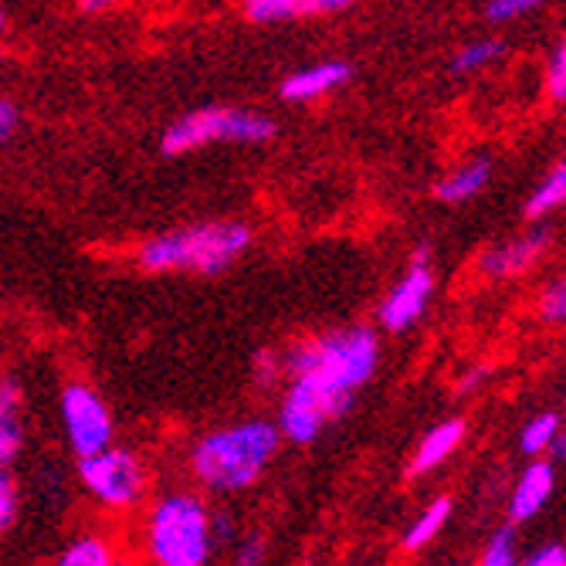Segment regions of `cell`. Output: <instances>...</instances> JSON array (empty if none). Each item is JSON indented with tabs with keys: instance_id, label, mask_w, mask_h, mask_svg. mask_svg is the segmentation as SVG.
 <instances>
[{
	"instance_id": "6da1fadb",
	"label": "cell",
	"mask_w": 566,
	"mask_h": 566,
	"mask_svg": "<svg viewBox=\"0 0 566 566\" xmlns=\"http://www.w3.org/2000/svg\"><path fill=\"white\" fill-rule=\"evenodd\" d=\"M282 364L285 394L275 424L285 441L313 444L374 380L380 367V339L370 326H339L298 339Z\"/></svg>"
},
{
	"instance_id": "7a4b0ae2",
	"label": "cell",
	"mask_w": 566,
	"mask_h": 566,
	"mask_svg": "<svg viewBox=\"0 0 566 566\" xmlns=\"http://www.w3.org/2000/svg\"><path fill=\"white\" fill-rule=\"evenodd\" d=\"M254 241V231L244 221L221 218V221H197L187 228H174L153 234L136 248V265L149 275H177L193 272L214 279L241 262Z\"/></svg>"
},
{
	"instance_id": "3957f363",
	"label": "cell",
	"mask_w": 566,
	"mask_h": 566,
	"mask_svg": "<svg viewBox=\"0 0 566 566\" xmlns=\"http://www.w3.org/2000/svg\"><path fill=\"white\" fill-rule=\"evenodd\" d=\"M282 444L275 421L248 418L214 428L190 448V472L208 492H244L265 475Z\"/></svg>"
},
{
	"instance_id": "277c9868",
	"label": "cell",
	"mask_w": 566,
	"mask_h": 566,
	"mask_svg": "<svg viewBox=\"0 0 566 566\" xmlns=\"http://www.w3.org/2000/svg\"><path fill=\"white\" fill-rule=\"evenodd\" d=\"M214 512L193 492H167L146 512V556L153 566H208Z\"/></svg>"
},
{
	"instance_id": "5b68a950",
	"label": "cell",
	"mask_w": 566,
	"mask_h": 566,
	"mask_svg": "<svg viewBox=\"0 0 566 566\" xmlns=\"http://www.w3.org/2000/svg\"><path fill=\"white\" fill-rule=\"evenodd\" d=\"M275 136H279V123L259 109L203 106L174 119L160 136V149L167 157H184V153H197L203 146H218V143L262 146V143H272Z\"/></svg>"
},
{
	"instance_id": "8992f818",
	"label": "cell",
	"mask_w": 566,
	"mask_h": 566,
	"mask_svg": "<svg viewBox=\"0 0 566 566\" xmlns=\"http://www.w3.org/2000/svg\"><path fill=\"white\" fill-rule=\"evenodd\" d=\"M78 482L88 492V499H95L102 509H113V512L136 509L149 489L143 458L116 444L78 458Z\"/></svg>"
},
{
	"instance_id": "52a82bcc",
	"label": "cell",
	"mask_w": 566,
	"mask_h": 566,
	"mask_svg": "<svg viewBox=\"0 0 566 566\" xmlns=\"http://www.w3.org/2000/svg\"><path fill=\"white\" fill-rule=\"evenodd\" d=\"M434 289H438V279H434L431 244L421 241L415 251H410L403 275L390 285V292L377 305V323L387 333H407L410 326H418L421 316L428 313Z\"/></svg>"
},
{
	"instance_id": "ba28073f",
	"label": "cell",
	"mask_w": 566,
	"mask_h": 566,
	"mask_svg": "<svg viewBox=\"0 0 566 566\" xmlns=\"http://www.w3.org/2000/svg\"><path fill=\"white\" fill-rule=\"evenodd\" d=\"M59 415H62V428L75 458L95 454L116 441V421H113L109 403L85 380L65 384L59 397Z\"/></svg>"
},
{
	"instance_id": "9c48e42d",
	"label": "cell",
	"mask_w": 566,
	"mask_h": 566,
	"mask_svg": "<svg viewBox=\"0 0 566 566\" xmlns=\"http://www.w3.org/2000/svg\"><path fill=\"white\" fill-rule=\"evenodd\" d=\"M549 244H553V231L546 224L533 228V231H523V234H512L505 241H495L479 254V275H485L492 282L520 279V275L533 272L543 262V254L549 251Z\"/></svg>"
},
{
	"instance_id": "30bf717a",
	"label": "cell",
	"mask_w": 566,
	"mask_h": 566,
	"mask_svg": "<svg viewBox=\"0 0 566 566\" xmlns=\"http://www.w3.org/2000/svg\"><path fill=\"white\" fill-rule=\"evenodd\" d=\"M353 78V65L349 62H339V59H326V62H316V65H305L298 72H292L285 82H282V98L285 102H319L333 92H339L346 82Z\"/></svg>"
},
{
	"instance_id": "8fae6325",
	"label": "cell",
	"mask_w": 566,
	"mask_h": 566,
	"mask_svg": "<svg viewBox=\"0 0 566 566\" xmlns=\"http://www.w3.org/2000/svg\"><path fill=\"white\" fill-rule=\"evenodd\" d=\"M553 489H556L553 461L533 458V465L523 469V475L516 479V489H512V499H509V520H516V523L533 520L536 512H543V505L553 499Z\"/></svg>"
},
{
	"instance_id": "7c38bea8",
	"label": "cell",
	"mask_w": 566,
	"mask_h": 566,
	"mask_svg": "<svg viewBox=\"0 0 566 566\" xmlns=\"http://www.w3.org/2000/svg\"><path fill=\"white\" fill-rule=\"evenodd\" d=\"M353 4L356 0H241V11L254 24H282L295 18L339 14Z\"/></svg>"
},
{
	"instance_id": "4fadbf2b",
	"label": "cell",
	"mask_w": 566,
	"mask_h": 566,
	"mask_svg": "<svg viewBox=\"0 0 566 566\" xmlns=\"http://www.w3.org/2000/svg\"><path fill=\"white\" fill-rule=\"evenodd\" d=\"M461 441H465V421L451 418V421L434 424V428L421 438V444H418L415 458H410L407 475H410V479H421V475L434 472L438 465H444V461L458 451V444H461Z\"/></svg>"
},
{
	"instance_id": "5bb4252c",
	"label": "cell",
	"mask_w": 566,
	"mask_h": 566,
	"mask_svg": "<svg viewBox=\"0 0 566 566\" xmlns=\"http://www.w3.org/2000/svg\"><path fill=\"white\" fill-rule=\"evenodd\" d=\"M492 174H495L492 157H472L465 164H458L448 177H441L434 184V200L451 203V208H454V203H469L489 187Z\"/></svg>"
},
{
	"instance_id": "9a60e30c",
	"label": "cell",
	"mask_w": 566,
	"mask_h": 566,
	"mask_svg": "<svg viewBox=\"0 0 566 566\" xmlns=\"http://www.w3.org/2000/svg\"><path fill=\"white\" fill-rule=\"evenodd\" d=\"M24 394L14 377H0V465H14L24 448Z\"/></svg>"
},
{
	"instance_id": "2e32d148",
	"label": "cell",
	"mask_w": 566,
	"mask_h": 566,
	"mask_svg": "<svg viewBox=\"0 0 566 566\" xmlns=\"http://www.w3.org/2000/svg\"><path fill=\"white\" fill-rule=\"evenodd\" d=\"M51 566H126L116 553V546L98 536V533H82L75 536Z\"/></svg>"
},
{
	"instance_id": "e0dca14e",
	"label": "cell",
	"mask_w": 566,
	"mask_h": 566,
	"mask_svg": "<svg viewBox=\"0 0 566 566\" xmlns=\"http://www.w3.org/2000/svg\"><path fill=\"white\" fill-rule=\"evenodd\" d=\"M559 208H566V157L559 164H553V170L533 187V193L526 197L523 214L530 221H543Z\"/></svg>"
},
{
	"instance_id": "ac0fdd59",
	"label": "cell",
	"mask_w": 566,
	"mask_h": 566,
	"mask_svg": "<svg viewBox=\"0 0 566 566\" xmlns=\"http://www.w3.org/2000/svg\"><path fill=\"white\" fill-rule=\"evenodd\" d=\"M505 55V41L502 38H475L469 44H461L454 55H451V75H475L489 65H495Z\"/></svg>"
},
{
	"instance_id": "d6986e66",
	"label": "cell",
	"mask_w": 566,
	"mask_h": 566,
	"mask_svg": "<svg viewBox=\"0 0 566 566\" xmlns=\"http://www.w3.org/2000/svg\"><path fill=\"white\" fill-rule=\"evenodd\" d=\"M448 520H451V499H434L431 505H424L421 509V516L407 526V533H403V539H400V546L407 549V553H415V549H424L444 526H448Z\"/></svg>"
},
{
	"instance_id": "ffe728a7",
	"label": "cell",
	"mask_w": 566,
	"mask_h": 566,
	"mask_svg": "<svg viewBox=\"0 0 566 566\" xmlns=\"http://www.w3.org/2000/svg\"><path fill=\"white\" fill-rule=\"evenodd\" d=\"M559 418L556 415H536L533 421H526V428L520 431V451L530 454V458H543L553 444V438L559 434Z\"/></svg>"
},
{
	"instance_id": "44dd1931",
	"label": "cell",
	"mask_w": 566,
	"mask_h": 566,
	"mask_svg": "<svg viewBox=\"0 0 566 566\" xmlns=\"http://www.w3.org/2000/svg\"><path fill=\"white\" fill-rule=\"evenodd\" d=\"M479 566H523L520 563V549H516V530L505 526V530L492 533Z\"/></svg>"
},
{
	"instance_id": "7402d4cb",
	"label": "cell",
	"mask_w": 566,
	"mask_h": 566,
	"mask_svg": "<svg viewBox=\"0 0 566 566\" xmlns=\"http://www.w3.org/2000/svg\"><path fill=\"white\" fill-rule=\"evenodd\" d=\"M546 0H489L485 4V21L489 24H516L530 14H536Z\"/></svg>"
},
{
	"instance_id": "603a6c76",
	"label": "cell",
	"mask_w": 566,
	"mask_h": 566,
	"mask_svg": "<svg viewBox=\"0 0 566 566\" xmlns=\"http://www.w3.org/2000/svg\"><path fill=\"white\" fill-rule=\"evenodd\" d=\"M18 509H21V492L11 475V465H0V536L18 523Z\"/></svg>"
},
{
	"instance_id": "cb8c5ba5",
	"label": "cell",
	"mask_w": 566,
	"mask_h": 566,
	"mask_svg": "<svg viewBox=\"0 0 566 566\" xmlns=\"http://www.w3.org/2000/svg\"><path fill=\"white\" fill-rule=\"evenodd\" d=\"M536 308H539V319L549 323V326H563L566 323V275L543 289Z\"/></svg>"
},
{
	"instance_id": "d4e9b609",
	"label": "cell",
	"mask_w": 566,
	"mask_h": 566,
	"mask_svg": "<svg viewBox=\"0 0 566 566\" xmlns=\"http://www.w3.org/2000/svg\"><path fill=\"white\" fill-rule=\"evenodd\" d=\"M546 95L556 102V106L566 102V38L549 51V59H546Z\"/></svg>"
},
{
	"instance_id": "484cf974",
	"label": "cell",
	"mask_w": 566,
	"mask_h": 566,
	"mask_svg": "<svg viewBox=\"0 0 566 566\" xmlns=\"http://www.w3.org/2000/svg\"><path fill=\"white\" fill-rule=\"evenodd\" d=\"M269 559V543L262 533H248L234 539V566H265Z\"/></svg>"
},
{
	"instance_id": "4316f807",
	"label": "cell",
	"mask_w": 566,
	"mask_h": 566,
	"mask_svg": "<svg viewBox=\"0 0 566 566\" xmlns=\"http://www.w3.org/2000/svg\"><path fill=\"white\" fill-rule=\"evenodd\" d=\"M251 374H254V380H259L262 387H269V384H275L279 377H285V364H282V356L279 353H259L254 356V367H251Z\"/></svg>"
},
{
	"instance_id": "83f0119b",
	"label": "cell",
	"mask_w": 566,
	"mask_h": 566,
	"mask_svg": "<svg viewBox=\"0 0 566 566\" xmlns=\"http://www.w3.org/2000/svg\"><path fill=\"white\" fill-rule=\"evenodd\" d=\"M18 126H21V113H18V106H14L11 98L0 95V143H8V139L18 133Z\"/></svg>"
},
{
	"instance_id": "f1b7e54d",
	"label": "cell",
	"mask_w": 566,
	"mask_h": 566,
	"mask_svg": "<svg viewBox=\"0 0 566 566\" xmlns=\"http://www.w3.org/2000/svg\"><path fill=\"white\" fill-rule=\"evenodd\" d=\"M523 566H566V546L563 543H549V546L536 549Z\"/></svg>"
},
{
	"instance_id": "f546056e",
	"label": "cell",
	"mask_w": 566,
	"mask_h": 566,
	"mask_svg": "<svg viewBox=\"0 0 566 566\" xmlns=\"http://www.w3.org/2000/svg\"><path fill=\"white\" fill-rule=\"evenodd\" d=\"M211 526H214V543H218V546H228V543L238 539L234 520L228 516V512H214V516H211Z\"/></svg>"
},
{
	"instance_id": "4dcf8cb0",
	"label": "cell",
	"mask_w": 566,
	"mask_h": 566,
	"mask_svg": "<svg viewBox=\"0 0 566 566\" xmlns=\"http://www.w3.org/2000/svg\"><path fill=\"white\" fill-rule=\"evenodd\" d=\"M123 4V0H75V8L82 14H109Z\"/></svg>"
},
{
	"instance_id": "1f68e13d",
	"label": "cell",
	"mask_w": 566,
	"mask_h": 566,
	"mask_svg": "<svg viewBox=\"0 0 566 566\" xmlns=\"http://www.w3.org/2000/svg\"><path fill=\"white\" fill-rule=\"evenodd\" d=\"M546 454L553 458V465H566V428H559V434L553 438Z\"/></svg>"
},
{
	"instance_id": "d6a6232c",
	"label": "cell",
	"mask_w": 566,
	"mask_h": 566,
	"mask_svg": "<svg viewBox=\"0 0 566 566\" xmlns=\"http://www.w3.org/2000/svg\"><path fill=\"white\" fill-rule=\"evenodd\" d=\"M482 377H485V370H472V374H469L465 380H461V390H472V387H475V384H479Z\"/></svg>"
},
{
	"instance_id": "836d02e7",
	"label": "cell",
	"mask_w": 566,
	"mask_h": 566,
	"mask_svg": "<svg viewBox=\"0 0 566 566\" xmlns=\"http://www.w3.org/2000/svg\"><path fill=\"white\" fill-rule=\"evenodd\" d=\"M4 24H8V18H4V11H0V31H4Z\"/></svg>"
}]
</instances>
